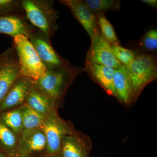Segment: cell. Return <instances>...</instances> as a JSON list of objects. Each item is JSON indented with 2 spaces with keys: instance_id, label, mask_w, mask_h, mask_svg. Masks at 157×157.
I'll use <instances>...</instances> for the list:
<instances>
[{
  "instance_id": "d6986e66",
  "label": "cell",
  "mask_w": 157,
  "mask_h": 157,
  "mask_svg": "<svg viewBox=\"0 0 157 157\" xmlns=\"http://www.w3.org/2000/svg\"><path fill=\"white\" fill-rule=\"evenodd\" d=\"M2 120L14 134H18L23 130L22 113L20 108L6 111L0 115Z\"/></svg>"
},
{
  "instance_id": "8992f818",
  "label": "cell",
  "mask_w": 157,
  "mask_h": 157,
  "mask_svg": "<svg viewBox=\"0 0 157 157\" xmlns=\"http://www.w3.org/2000/svg\"><path fill=\"white\" fill-rule=\"evenodd\" d=\"M41 128L46 137L47 151L51 155L56 154L60 151L64 138L73 133L55 112L45 118Z\"/></svg>"
},
{
  "instance_id": "5b68a950",
  "label": "cell",
  "mask_w": 157,
  "mask_h": 157,
  "mask_svg": "<svg viewBox=\"0 0 157 157\" xmlns=\"http://www.w3.org/2000/svg\"><path fill=\"white\" fill-rule=\"evenodd\" d=\"M19 62L12 47L0 54V104L19 77Z\"/></svg>"
},
{
  "instance_id": "d4e9b609",
  "label": "cell",
  "mask_w": 157,
  "mask_h": 157,
  "mask_svg": "<svg viewBox=\"0 0 157 157\" xmlns=\"http://www.w3.org/2000/svg\"><path fill=\"white\" fill-rule=\"evenodd\" d=\"M141 2L149 6H151L153 8H156V9L157 8V1L156 0H142Z\"/></svg>"
},
{
  "instance_id": "ffe728a7",
  "label": "cell",
  "mask_w": 157,
  "mask_h": 157,
  "mask_svg": "<svg viewBox=\"0 0 157 157\" xmlns=\"http://www.w3.org/2000/svg\"><path fill=\"white\" fill-rule=\"evenodd\" d=\"M98 18V25L102 36L110 45H120L116 33L113 26L106 18L105 14L96 15Z\"/></svg>"
},
{
  "instance_id": "ba28073f",
  "label": "cell",
  "mask_w": 157,
  "mask_h": 157,
  "mask_svg": "<svg viewBox=\"0 0 157 157\" xmlns=\"http://www.w3.org/2000/svg\"><path fill=\"white\" fill-rule=\"evenodd\" d=\"M91 41V44L85 63L104 65L114 69L122 65L116 58L111 45L104 39L101 32Z\"/></svg>"
},
{
  "instance_id": "4fadbf2b",
  "label": "cell",
  "mask_w": 157,
  "mask_h": 157,
  "mask_svg": "<svg viewBox=\"0 0 157 157\" xmlns=\"http://www.w3.org/2000/svg\"><path fill=\"white\" fill-rule=\"evenodd\" d=\"M20 138L19 148L21 154L42 151L46 147V137L41 128L23 131Z\"/></svg>"
},
{
  "instance_id": "9a60e30c",
  "label": "cell",
  "mask_w": 157,
  "mask_h": 157,
  "mask_svg": "<svg viewBox=\"0 0 157 157\" xmlns=\"http://www.w3.org/2000/svg\"><path fill=\"white\" fill-rule=\"evenodd\" d=\"M22 17L15 15L0 16V33L14 38L19 35L29 38L32 32Z\"/></svg>"
},
{
  "instance_id": "7c38bea8",
  "label": "cell",
  "mask_w": 157,
  "mask_h": 157,
  "mask_svg": "<svg viewBox=\"0 0 157 157\" xmlns=\"http://www.w3.org/2000/svg\"><path fill=\"white\" fill-rule=\"evenodd\" d=\"M113 84L116 97L121 102L128 104L134 100L132 81L128 70L124 65L115 69Z\"/></svg>"
},
{
  "instance_id": "52a82bcc",
  "label": "cell",
  "mask_w": 157,
  "mask_h": 157,
  "mask_svg": "<svg viewBox=\"0 0 157 157\" xmlns=\"http://www.w3.org/2000/svg\"><path fill=\"white\" fill-rule=\"evenodd\" d=\"M28 38L47 70H56L69 63L58 54L51 44L50 39L42 33H38L32 31Z\"/></svg>"
},
{
  "instance_id": "e0dca14e",
  "label": "cell",
  "mask_w": 157,
  "mask_h": 157,
  "mask_svg": "<svg viewBox=\"0 0 157 157\" xmlns=\"http://www.w3.org/2000/svg\"><path fill=\"white\" fill-rule=\"evenodd\" d=\"M21 109L23 124V131H31L41 128L46 117L26 103L21 106Z\"/></svg>"
},
{
  "instance_id": "44dd1931",
  "label": "cell",
  "mask_w": 157,
  "mask_h": 157,
  "mask_svg": "<svg viewBox=\"0 0 157 157\" xmlns=\"http://www.w3.org/2000/svg\"><path fill=\"white\" fill-rule=\"evenodd\" d=\"M0 143L3 148L8 151L11 152L13 155L17 144V139L15 134L4 124L0 118Z\"/></svg>"
},
{
  "instance_id": "603a6c76",
  "label": "cell",
  "mask_w": 157,
  "mask_h": 157,
  "mask_svg": "<svg viewBox=\"0 0 157 157\" xmlns=\"http://www.w3.org/2000/svg\"><path fill=\"white\" fill-rule=\"evenodd\" d=\"M140 45L145 50L149 51H156L157 48V30H150L142 38Z\"/></svg>"
},
{
  "instance_id": "ac0fdd59",
  "label": "cell",
  "mask_w": 157,
  "mask_h": 157,
  "mask_svg": "<svg viewBox=\"0 0 157 157\" xmlns=\"http://www.w3.org/2000/svg\"><path fill=\"white\" fill-rule=\"evenodd\" d=\"M83 2L96 15L120 9L121 2L117 0H85Z\"/></svg>"
},
{
  "instance_id": "3957f363",
  "label": "cell",
  "mask_w": 157,
  "mask_h": 157,
  "mask_svg": "<svg viewBox=\"0 0 157 157\" xmlns=\"http://www.w3.org/2000/svg\"><path fill=\"white\" fill-rule=\"evenodd\" d=\"M13 47L19 62V77H25L35 82L47 71L36 51L27 37L19 35L13 38Z\"/></svg>"
},
{
  "instance_id": "484cf974",
  "label": "cell",
  "mask_w": 157,
  "mask_h": 157,
  "mask_svg": "<svg viewBox=\"0 0 157 157\" xmlns=\"http://www.w3.org/2000/svg\"><path fill=\"white\" fill-rule=\"evenodd\" d=\"M6 157H26L25 155L22 154H20L19 155H11L9 156Z\"/></svg>"
},
{
  "instance_id": "8fae6325",
  "label": "cell",
  "mask_w": 157,
  "mask_h": 157,
  "mask_svg": "<svg viewBox=\"0 0 157 157\" xmlns=\"http://www.w3.org/2000/svg\"><path fill=\"white\" fill-rule=\"evenodd\" d=\"M84 70L109 94L116 97L113 84L115 69L104 65L85 63Z\"/></svg>"
},
{
  "instance_id": "5bb4252c",
  "label": "cell",
  "mask_w": 157,
  "mask_h": 157,
  "mask_svg": "<svg viewBox=\"0 0 157 157\" xmlns=\"http://www.w3.org/2000/svg\"><path fill=\"white\" fill-rule=\"evenodd\" d=\"M26 104L46 117L54 113L55 103L33 84L26 99Z\"/></svg>"
},
{
  "instance_id": "6da1fadb",
  "label": "cell",
  "mask_w": 157,
  "mask_h": 157,
  "mask_svg": "<svg viewBox=\"0 0 157 157\" xmlns=\"http://www.w3.org/2000/svg\"><path fill=\"white\" fill-rule=\"evenodd\" d=\"M84 70L69 63L59 69L47 70L41 78L33 82V84L56 104L64 95L71 82Z\"/></svg>"
},
{
  "instance_id": "2e32d148",
  "label": "cell",
  "mask_w": 157,
  "mask_h": 157,
  "mask_svg": "<svg viewBox=\"0 0 157 157\" xmlns=\"http://www.w3.org/2000/svg\"><path fill=\"white\" fill-rule=\"evenodd\" d=\"M86 142L78 135H67L62 142L60 151L63 157H87Z\"/></svg>"
},
{
  "instance_id": "7a4b0ae2",
  "label": "cell",
  "mask_w": 157,
  "mask_h": 157,
  "mask_svg": "<svg viewBox=\"0 0 157 157\" xmlns=\"http://www.w3.org/2000/svg\"><path fill=\"white\" fill-rule=\"evenodd\" d=\"M21 4L30 22L50 39L57 29L59 17L58 12L54 8L53 1L22 0Z\"/></svg>"
},
{
  "instance_id": "7402d4cb",
  "label": "cell",
  "mask_w": 157,
  "mask_h": 157,
  "mask_svg": "<svg viewBox=\"0 0 157 157\" xmlns=\"http://www.w3.org/2000/svg\"><path fill=\"white\" fill-rule=\"evenodd\" d=\"M113 52L116 58L121 64L127 66L130 64L137 56V53L119 45H111Z\"/></svg>"
},
{
  "instance_id": "4316f807",
  "label": "cell",
  "mask_w": 157,
  "mask_h": 157,
  "mask_svg": "<svg viewBox=\"0 0 157 157\" xmlns=\"http://www.w3.org/2000/svg\"><path fill=\"white\" fill-rule=\"evenodd\" d=\"M0 157H6L2 153H0Z\"/></svg>"
},
{
  "instance_id": "cb8c5ba5",
  "label": "cell",
  "mask_w": 157,
  "mask_h": 157,
  "mask_svg": "<svg viewBox=\"0 0 157 157\" xmlns=\"http://www.w3.org/2000/svg\"><path fill=\"white\" fill-rule=\"evenodd\" d=\"M21 8V2L14 0H0V15L16 11Z\"/></svg>"
},
{
  "instance_id": "9c48e42d",
  "label": "cell",
  "mask_w": 157,
  "mask_h": 157,
  "mask_svg": "<svg viewBox=\"0 0 157 157\" xmlns=\"http://www.w3.org/2000/svg\"><path fill=\"white\" fill-rule=\"evenodd\" d=\"M59 2L70 9L75 18L87 32L91 40H92L100 32L97 16L92 12L83 1L61 0Z\"/></svg>"
},
{
  "instance_id": "277c9868",
  "label": "cell",
  "mask_w": 157,
  "mask_h": 157,
  "mask_svg": "<svg viewBox=\"0 0 157 157\" xmlns=\"http://www.w3.org/2000/svg\"><path fill=\"white\" fill-rule=\"evenodd\" d=\"M125 67L132 81L135 100L147 85L156 78V57L146 53L138 54L130 64Z\"/></svg>"
},
{
  "instance_id": "30bf717a",
  "label": "cell",
  "mask_w": 157,
  "mask_h": 157,
  "mask_svg": "<svg viewBox=\"0 0 157 157\" xmlns=\"http://www.w3.org/2000/svg\"><path fill=\"white\" fill-rule=\"evenodd\" d=\"M33 81L25 77H19L15 82L0 104V111L11 109L26 101Z\"/></svg>"
}]
</instances>
